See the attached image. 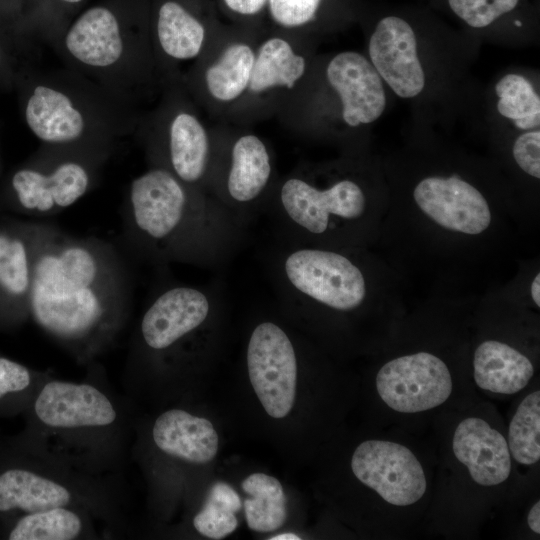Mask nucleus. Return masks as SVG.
<instances>
[{"mask_svg":"<svg viewBox=\"0 0 540 540\" xmlns=\"http://www.w3.org/2000/svg\"><path fill=\"white\" fill-rule=\"evenodd\" d=\"M65 43L73 57L94 67L114 64L123 52L117 19L103 7L91 8L81 15L67 33Z\"/></svg>","mask_w":540,"mask_h":540,"instance_id":"22","label":"nucleus"},{"mask_svg":"<svg viewBox=\"0 0 540 540\" xmlns=\"http://www.w3.org/2000/svg\"><path fill=\"white\" fill-rule=\"evenodd\" d=\"M188 186L163 168L133 180L130 213L138 241L159 261L220 266L237 252L247 227L214 196Z\"/></svg>","mask_w":540,"mask_h":540,"instance_id":"4","label":"nucleus"},{"mask_svg":"<svg viewBox=\"0 0 540 540\" xmlns=\"http://www.w3.org/2000/svg\"><path fill=\"white\" fill-rule=\"evenodd\" d=\"M305 69L304 57L295 53L287 41L270 38L255 55L248 88L254 93L274 87L291 89L303 77Z\"/></svg>","mask_w":540,"mask_h":540,"instance_id":"25","label":"nucleus"},{"mask_svg":"<svg viewBox=\"0 0 540 540\" xmlns=\"http://www.w3.org/2000/svg\"><path fill=\"white\" fill-rule=\"evenodd\" d=\"M155 449L173 460L205 464L217 454L219 439L212 423L180 408L159 414L150 429Z\"/></svg>","mask_w":540,"mask_h":540,"instance_id":"18","label":"nucleus"},{"mask_svg":"<svg viewBox=\"0 0 540 540\" xmlns=\"http://www.w3.org/2000/svg\"><path fill=\"white\" fill-rule=\"evenodd\" d=\"M527 524L537 535L540 534V502L537 500L529 509L527 514Z\"/></svg>","mask_w":540,"mask_h":540,"instance_id":"36","label":"nucleus"},{"mask_svg":"<svg viewBox=\"0 0 540 540\" xmlns=\"http://www.w3.org/2000/svg\"><path fill=\"white\" fill-rule=\"evenodd\" d=\"M193 526L201 535L220 540L237 528L238 521L233 510L206 497L203 507L193 518Z\"/></svg>","mask_w":540,"mask_h":540,"instance_id":"31","label":"nucleus"},{"mask_svg":"<svg viewBox=\"0 0 540 540\" xmlns=\"http://www.w3.org/2000/svg\"><path fill=\"white\" fill-rule=\"evenodd\" d=\"M254 58L255 54L247 44L228 46L206 71L205 80L211 96L222 102L238 98L249 86Z\"/></svg>","mask_w":540,"mask_h":540,"instance_id":"28","label":"nucleus"},{"mask_svg":"<svg viewBox=\"0 0 540 540\" xmlns=\"http://www.w3.org/2000/svg\"><path fill=\"white\" fill-rule=\"evenodd\" d=\"M33 448L78 471L115 477L126 456V401L100 378L49 375L30 402Z\"/></svg>","mask_w":540,"mask_h":540,"instance_id":"3","label":"nucleus"},{"mask_svg":"<svg viewBox=\"0 0 540 540\" xmlns=\"http://www.w3.org/2000/svg\"><path fill=\"white\" fill-rule=\"evenodd\" d=\"M47 373H33L26 366L13 360L0 357V400L10 394L22 392L36 393Z\"/></svg>","mask_w":540,"mask_h":540,"instance_id":"32","label":"nucleus"},{"mask_svg":"<svg viewBox=\"0 0 540 540\" xmlns=\"http://www.w3.org/2000/svg\"><path fill=\"white\" fill-rule=\"evenodd\" d=\"M369 19L366 56L390 93L425 119L473 102L470 67L480 43L475 36L429 7L382 4Z\"/></svg>","mask_w":540,"mask_h":540,"instance_id":"1","label":"nucleus"},{"mask_svg":"<svg viewBox=\"0 0 540 540\" xmlns=\"http://www.w3.org/2000/svg\"><path fill=\"white\" fill-rule=\"evenodd\" d=\"M535 373L532 361L518 349L498 341L481 342L473 355V378L483 391L513 395L524 390Z\"/></svg>","mask_w":540,"mask_h":540,"instance_id":"20","label":"nucleus"},{"mask_svg":"<svg viewBox=\"0 0 540 540\" xmlns=\"http://www.w3.org/2000/svg\"><path fill=\"white\" fill-rule=\"evenodd\" d=\"M221 295L214 287H166L156 295L141 318V347L147 353L161 354L182 346L212 320Z\"/></svg>","mask_w":540,"mask_h":540,"instance_id":"8","label":"nucleus"},{"mask_svg":"<svg viewBox=\"0 0 540 540\" xmlns=\"http://www.w3.org/2000/svg\"><path fill=\"white\" fill-rule=\"evenodd\" d=\"M3 61H4V53H3V51H2V49L0 47V66H1Z\"/></svg>","mask_w":540,"mask_h":540,"instance_id":"39","label":"nucleus"},{"mask_svg":"<svg viewBox=\"0 0 540 540\" xmlns=\"http://www.w3.org/2000/svg\"><path fill=\"white\" fill-rule=\"evenodd\" d=\"M531 297L537 307L540 306V274L537 273L530 287Z\"/></svg>","mask_w":540,"mask_h":540,"instance_id":"37","label":"nucleus"},{"mask_svg":"<svg viewBox=\"0 0 540 540\" xmlns=\"http://www.w3.org/2000/svg\"><path fill=\"white\" fill-rule=\"evenodd\" d=\"M273 19L285 27H299L315 20L325 0H268Z\"/></svg>","mask_w":540,"mask_h":540,"instance_id":"33","label":"nucleus"},{"mask_svg":"<svg viewBox=\"0 0 540 540\" xmlns=\"http://www.w3.org/2000/svg\"><path fill=\"white\" fill-rule=\"evenodd\" d=\"M32 458L0 472V513L72 506L88 510L111 536L123 529L124 494L117 478L78 471L34 448Z\"/></svg>","mask_w":540,"mask_h":540,"instance_id":"5","label":"nucleus"},{"mask_svg":"<svg viewBox=\"0 0 540 540\" xmlns=\"http://www.w3.org/2000/svg\"><path fill=\"white\" fill-rule=\"evenodd\" d=\"M412 196L426 216L447 230L477 235L490 225L487 199L458 173L426 175L417 181Z\"/></svg>","mask_w":540,"mask_h":540,"instance_id":"13","label":"nucleus"},{"mask_svg":"<svg viewBox=\"0 0 540 540\" xmlns=\"http://www.w3.org/2000/svg\"><path fill=\"white\" fill-rule=\"evenodd\" d=\"M241 486L250 496L244 501V509L251 530L270 532L284 524L287 501L283 487L276 478L264 473H253L243 480Z\"/></svg>","mask_w":540,"mask_h":540,"instance_id":"26","label":"nucleus"},{"mask_svg":"<svg viewBox=\"0 0 540 540\" xmlns=\"http://www.w3.org/2000/svg\"><path fill=\"white\" fill-rule=\"evenodd\" d=\"M28 298L38 326L82 363L107 347L124 321L116 271L84 241L43 244L32 262Z\"/></svg>","mask_w":540,"mask_h":540,"instance_id":"2","label":"nucleus"},{"mask_svg":"<svg viewBox=\"0 0 540 540\" xmlns=\"http://www.w3.org/2000/svg\"><path fill=\"white\" fill-rule=\"evenodd\" d=\"M157 32L163 51L178 60L196 57L203 46V25L176 2L164 3L160 10Z\"/></svg>","mask_w":540,"mask_h":540,"instance_id":"27","label":"nucleus"},{"mask_svg":"<svg viewBox=\"0 0 540 540\" xmlns=\"http://www.w3.org/2000/svg\"><path fill=\"white\" fill-rule=\"evenodd\" d=\"M65 2H70V3H77V2H80L81 0H63Z\"/></svg>","mask_w":540,"mask_h":540,"instance_id":"40","label":"nucleus"},{"mask_svg":"<svg viewBox=\"0 0 540 540\" xmlns=\"http://www.w3.org/2000/svg\"><path fill=\"white\" fill-rule=\"evenodd\" d=\"M351 470L359 482L394 507L418 503L428 488L426 472L416 454L391 440L360 443L353 452Z\"/></svg>","mask_w":540,"mask_h":540,"instance_id":"10","label":"nucleus"},{"mask_svg":"<svg viewBox=\"0 0 540 540\" xmlns=\"http://www.w3.org/2000/svg\"><path fill=\"white\" fill-rule=\"evenodd\" d=\"M232 11L242 15H253L258 13L267 0H224Z\"/></svg>","mask_w":540,"mask_h":540,"instance_id":"35","label":"nucleus"},{"mask_svg":"<svg viewBox=\"0 0 540 540\" xmlns=\"http://www.w3.org/2000/svg\"><path fill=\"white\" fill-rule=\"evenodd\" d=\"M251 385L267 414L283 418L291 411L297 382L294 343L279 324L264 320L252 330L246 349Z\"/></svg>","mask_w":540,"mask_h":540,"instance_id":"9","label":"nucleus"},{"mask_svg":"<svg viewBox=\"0 0 540 540\" xmlns=\"http://www.w3.org/2000/svg\"><path fill=\"white\" fill-rule=\"evenodd\" d=\"M105 526L88 510L61 506L22 514L8 533L10 540H79L107 538Z\"/></svg>","mask_w":540,"mask_h":540,"instance_id":"21","label":"nucleus"},{"mask_svg":"<svg viewBox=\"0 0 540 540\" xmlns=\"http://www.w3.org/2000/svg\"><path fill=\"white\" fill-rule=\"evenodd\" d=\"M451 447L454 457L477 485L496 487L509 479L512 458L507 440L485 419H462L454 429Z\"/></svg>","mask_w":540,"mask_h":540,"instance_id":"17","label":"nucleus"},{"mask_svg":"<svg viewBox=\"0 0 540 540\" xmlns=\"http://www.w3.org/2000/svg\"><path fill=\"white\" fill-rule=\"evenodd\" d=\"M169 161L170 172L185 184L197 185L207 175L209 138L202 124L191 114L180 113L171 123Z\"/></svg>","mask_w":540,"mask_h":540,"instance_id":"24","label":"nucleus"},{"mask_svg":"<svg viewBox=\"0 0 540 540\" xmlns=\"http://www.w3.org/2000/svg\"><path fill=\"white\" fill-rule=\"evenodd\" d=\"M273 173L270 152L256 135L235 140L227 170L214 197L246 227L266 207Z\"/></svg>","mask_w":540,"mask_h":540,"instance_id":"15","label":"nucleus"},{"mask_svg":"<svg viewBox=\"0 0 540 540\" xmlns=\"http://www.w3.org/2000/svg\"><path fill=\"white\" fill-rule=\"evenodd\" d=\"M368 208V194L350 176L325 185L302 175L286 178L267 203V214L280 240L322 244L336 241L357 225Z\"/></svg>","mask_w":540,"mask_h":540,"instance_id":"7","label":"nucleus"},{"mask_svg":"<svg viewBox=\"0 0 540 540\" xmlns=\"http://www.w3.org/2000/svg\"><path fill=\"white\" fill-rule=\"evenodd\" d=\"M507 444L511 458L524 466L540 459V391L527 394L518 404L508 427Z\"/></svg>","mask_w":540,"mask_h":540,"instance_id":"29","label":"nucleus"},{"mask_svg":"<svg viewBox=\"0 0 540 540\" xmlns=\"http://www.w3.org/2000/svg\"><path fill=\"white\" fill-rule=\"evenodd\" d=\"M485 121L493 131L513 136L540 129L539 76L525 68H510L495 77L485 92Z\"/></svg>","mask_w":540,"mask_h":540,"instance_id":"16","label":"nucleus"},{"mask_svg":"<svg viewBox=\"0 0 540 540\" xmlns=\"http://www.w3.org/2000/svg\"><path fill=\"white\" fill-rule=\"evenodd\" d=\"M325 78L340 103V118L350 129L376 123L388 106V89L366 55L342 51L325 68Z\"/></svg>","mask_w":540,"mask_h":540,"instance_id":"14","label":"nucleus"},{"mask_svg":"<svg viewBox=\"0 0 540 540\" xmlns=\"http://www.w3.org/2000/svg\"><path fill=\"white\" fill-rule=\"evenodd\" d=\"M266 266L275 296L300 312L314 307L352 312L368 295L362 268L351 256L328 245L277 239L266 254Z\"/></svg>","mask_w":540,"mask_h":540,"instance_id":"6","label":"nucleus"},{"mask_svg":"<svg viewBox=\"0 0 540 540\" xmlns=\"http://www.w3.org/2000/svg\"><path fill=\"white\" fill-rule=\"evenodd\" d=\"M32 262L22 240L0 234V287L10 295L29 293Z\"/></svg>","mask_w":540,"mask_h":540,"instance_id":"30","label":"nucleus"},{"mask_svg":"<svg viewBox=\"0 0 540 540\" xmlns=\"http://www.w3.org/2000/svg\"><path fill=\"white\" fill-rule=\"evenodd\" d=\"M428 7L480 42L521 45L539 37V0H430Z\"/></svg>","mask_w":540,"mask_h":540,"instance_id":"12","label":"nucleus"},{"mask_svg":"<svg viewBox=\"0 0 540 540\" xmlns=\"http://www.w3.org/2000/svg\"><path fill=\"white\" fill-rule=\"evenodd\" d=\"M511 154L522 172L536 180L540 179V129L513 136Z\"/></svg>","mask_w":540,"mask_h":540,"instance_id":"34","label":"nucleus"},{"mask_svg":"<svg viewBox=\"0 0 540 540\" xmlns=\"http://www.w3.org/2000/svg\"><path fill=\"white\" fill-rule=\"evenodd\" d=\"M25 120L30 130L41 140L65 143L80 137L84 120L71 100L62 92L39 85L25 106Z\"/></svg>","mask_w":540,"mask_h":540,"instance_id":"23","label":"nucleus"},{"mask_svg":"<svg viewBox=\"0 0 540 540\" xmlns=\"http://www.w3.org/2000/svg\"><path fill=\"white\" fill-rule=\"evenodd\" d=\"M270 540H300V537L293 533H283L271 537Z\"/></svg>","mask_w":540,"mask_h":540,"instance_id":"38","label":"nucleus"},{"mask_svg":"<svg viewBox=\"0 0 540 540\" xmlns=\"http://www.w3.org/2000/svg\"><path fill=\"white\" fill-rule=\"evenodd\" d=\"M375 386L388 408L416 414L445 403L452 393L453 380L441 358L421 351L386 362L376 374Z\"/></svg>","mask_w":540,"mask_h":540,"instance_id":"11","label":"nucleus"},{"mask_svg":"<svg viewBox=\"0 0 540 540\" xmlns=\"http://www.w3.org/2000/svg\"><path fill=\"white\" fill-rule=\"evenodd\" d=\"M21 206L37 213H51L74 204L89 185L87 171L78 163L66 162L50 174L25 168L11 180Z\"/></svg>","mask_w":540,"mask_h":540,"instance_id":"19","label":"nucleus"}]
</instances>
